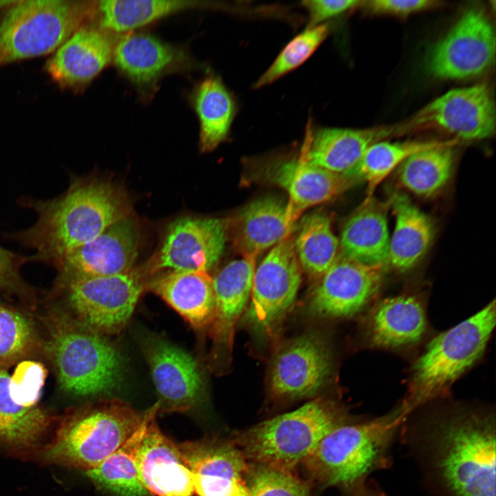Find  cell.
<instances>
[{"label":"cell","instance_id":"obj_23","mask_svg":"<svg viewBox=\"0 0 496 496\" xmlns=\"http://www.w3.org/2000/svg\"><path fill=\"white\" fill-rule=\"evenodd\" d=\"M150 417L136 453L141 480L156 496H194L192 474L178 444L169 439Z\"/></svg>","mask_w":496,"mask_h":496},{"label":"cell","instance_id":"obj_36","mask_svg":"<svg viewBox=\"0 0 496 496\" xmlns=\"http://www.w3.org/2000/svg\"><path fill=\"white\" fill-rule=\"evenodd\" d=\"M293 238L300 265L310 277L320 278L335 260L339 239L331 229V219L322 213L306 216L298 225Z\"/></svg>","mask_w":496,"mask_h":496},{"label":"cell","instance_id":"obj_39","mask_svg":"<svg viewBox=\"0 0 496 496\" xmlns=\"http://www.w3.org/2000/svg\"><path fill=\"white\" fill-rule=\"evenodd\" d=\"M30 321L0 304V366L6 367L25 355L35 338Z\"/></svg>","mask_w":496,"mask_h":496},{"label":"cell","instance_id":"obj_8","mask_svg":"<svg viewBox=\"0 0 496 496\" xmlns=\"http://www.w3.org/2000/svg\"><path fill=\"white\" fill-rule=\"evenodd\" d=\"M92 3L79 0L11 1L0 17V68L52 54L90 20Z\"/></svg>","mask_w":496,"mask_h":496},{"label":"cell","instance_id":"obj_37","mask_svg":"<svg viewBox=\"0 0 496 496\" xmlns=\"http://www.w3.org/2000/svg\"><path fill=\"white\" fill-rule=\"evenodd\" d=\"M329 32L330 27L326 23L308 27L287 44L256 82L254 87L267 85L301 65L323 42Z\"/></svg>","mask_w":496,"mask_h":496},{"label":"cell","instance_id":"obj_12","mask_svg":"<svg viewBox=\"0 0 496 496\" xmlns=\"http://www.w3.org/2000/svg\"><path fill=\"white\" fill-rule=\"evenodd\" d=\"M495 56L494 28L484 11L473 7L428 50L424 68L438 79H471L488 70Z\"/></svg>","mask_w":496,"mask_h":496},{"label":"cell","instance_id":"obj_31","mask_svg":"<svg viewBox=\"0 0 496 496\" xmlns=\"http://www.w3.org/2000/svg\"><path fill=\"white\" fill-rule=\"evenodd\" d=\"M207 6L194 0L96 1L90 21L109 33L127 34L173 14Z\"/></svg>","mask_w":496,"mask_h":496},{"label":"cell","instance_id":"obj_5","mask_svg":"<svg viewBox=\"0 0 496 496\" xmlns=\"http://www.w3.org/2000/svg\"><path fill=\"white\" fill-rule=\"evenodd\" d=\"M56 320L45 347L61 389L78 397H106L118 391L125 364L116 346L105 335L78 320Z\"/></svg>","mask_w":496,"mask_h":496},{"label":"cell","instance_id":"obj_18","mask_svg":"<svg viewBox=\"0 0 496 496\" xmlns=\"http://www.w3.org/2000/svg\"><path fill=\"white\" fill-rule=\"evenodd\" d=\"M139 240L138 225L131 216L116 222L65 256L58 265L60 284L131 270L138 256Z\"/></svg>","mask_w":496,"mask_h":496},{"label":"cell","instance_id":"obj_9","mask_svg":"<svg viewBox=\"0 0 496 496\" xmlns=\"http://www.w3.org/2000/svg\"><path fill=\"white\" fill-rule=\"evenodd\" d=\"M44 370L26 362L13 375L0 366V445L22 457L47 444L52 417L39 405Z\"/></svg>","mask_w":496,"mask_h":496},{"label":"cell","instance_id":"obj_14","mask_svg":"<svg viewBox=\"0 0 496 496\" xmlns=\"http://www.w3.org/2000/svg\"><path fill=\"white\" fill-rule=\"evenodd\" d=\"M228 228V220L222 218H177L167 226L161 247L143 267L151 276L164 269L207 272L223 254Z\"/></svg>","mask_w":496,"mask_h":496},{"label":"cell","instance_id":"obj_1","mask_svg":"<svg viewBox=\"0 0 496 496\" xmlns=\"http://www.w3.org/2000/svg\"><path fill=\"white\" fill-rule=\"evenodd\" d=\"M400 436L435 494L495 496L494 413L456 409Z\"/></svg>","mask_w":496,"mask_h":496},{"label":"cell","instance_id":"obj_42","mask_svg":"<svg viewBox=\"0 0 496 496\" xmlns=\"http://www.w3.org/2000/svg\"><path fill=\"white\" fill-rule=\"evenodd\" d=\"M28 258L0 247V288L14 289L21 283L19 268Z\"/></svg>","mask_w":496,"mask_h":496},{"label":"cell","instance_id":"obj_25","mask_svg":"<svg viewBox=\"0 0 496 496\" xmlns=\"http://www.w3.org/2000/svg\"><path fill=\"white\" fill-rule=\"evenodd\" d=\"M289 201L275 196L257 198L235 220L234 243L242 256H254L290 237L299 217Z\"/></svg>","mask_w":496,"mask_h":496},{"label":"cell","instance_id":"obj_10","mask_svg":"<svg viewBox=\"0 0 496 496\" xmlns=\"http://www.w3.org/2000/svg\"><path fill=\"white\" fill-rule=\"evenodd\" d=\"M151 277L142 266L116 275L75 279L62 286L78 321L108 335L127 325Z\"/></svg>","mask_w":496,"mask_h":496},{"label":"cell","instance_id":"obj_20","mask_svg":"<svg viewBox=\"0 0 496 496\" xmlns=\"http://www.w3.org/2000/svg\"><path fill=\"white\" fill-rule=\"evenodd\" d=\"M256 256H243L223 267L213 278L214 311L209 365L220 372L230 354L235 327L250 298Z\"/></svg>","mask_w":496,"mask_h":496},{"label":"cell","instance_id":"obj_22","mask_svg":"<svg viewBox=\"0 0 496 496\" xmlns=\"http://www.w3.org/2000/svg\"><path fill=\"white\" fill-rule=\"evenodd\" d=\"M112 61L119 72L143 90L165 75L193 66L183 48L145 32L124 34L114 42Z\"/></svg>","mask_w":496,"mask_h":496},{"label":"cell","instance_id":"obj_38","mask_svg":"<svg viewBox=\"0 0 496 496\" xmlns=\"http://www.w3.org/2000/svg\"><path fill=\"white\" fill-rule=\"evenodd\" d=\"M248 496H311L310 484L289 471L250 464L247 475Z\"/></svg>","mask_w":496,"mask_h":496},{"label":"cell","instance_id":"obj_16","mask_svg":"<svg viewBox=\"0 0 496 496\" xmlns=\"http://www.w3.org/2000/svg\"><path fill=\"white\" fill-rule=\"evenodd\" d=\"M198 496H248L250 464L233 440L218 437L178 445Z\"/></svg>","mask_w":496,"mask_h":496},{"label":"cell","instance_id":"obj_15","mask_svg":"<svg viewBox=\"0 0 496 496\" xmlns=\"http://www.w3.org/2000/svg\"><path fill=\"white\" fill-rule=\"evenodd\" d=\"M159 400L158 413L185 412L205 397V381L196 360L165 339L149 335L142 342Z\"/></svg>","mask_w":496,"mask_h":496},{"label":"cell","instance_id":"obj_17","mask_svg":"<svg viewBox=\"0 0 496 496\" xmlns=\"http://www.w3.org/2000/svg\"><path fill=\"white\" fill-rule=\"evenodd\" d=\"M384 268L362 264L339 251L313 289L309 302V311L321 318L355 315L378 292Z\"/></svg>","mask_w":496,"mask_h":496},{"label":"cell","instance_id":"obj_2","mask_svg":"<svg viewBox=\"0 0 496 496\" xmlns=\"http://www.w3.org/2000/svg\"><path fill=\"white\" fill-rule=\"evenodd\" d=\"M28 205L37 212V222L9 237L35 251L32 260L56 267L70 251L102 234L117 216L113 196L92 178L76 179L59 197Z\"/></svg>","mask_w":496,"mask_h":496},{"label":"cell","instance_id":"obj_32","mask_svg":"<svg viewBox=\"0 0 496 496\" xmlns=\"http://www.w3.org/2000/svg\"><path fill=\"white\" fill-rule=\"evenodd\" d=\"M191 100L199 122L200 149L211 152L229 136L237 111L236 101L222 80L214 75L195 86Z\"/></svg>","mask_w":496,"mask_h":496},{"label":"cell","instance_id":"obj_3","mask_svg":"<svg viewBox=\"0 0 496 496\" xmlns=\"http://www.w3.org/2000/svg\"><path fill=\"white\" fill-rule=\"evenodd\" d=\"M406 418L400 406L378 417L333 428L300 464L307 481L345 490L389 468L393 444Z\"/></svg>","mask_w":496,"mask_h":496},{"label":"cell","instance_id":"obj_33","mask_svg":"<svg viewBox=\"0 0 496 496\" xmlns=\"http://www.w3.org/2000/svg\"><path fill=\"white\" fill-rule=\"evenodd\" d=\"M158 410L156 402L143 415L136 431L96 467L85 471L96 485L118 496H147L137 468L136 453L151 415Z\"/></svg>","mask_w":496,"mask_h":496},{"label":"cell","instance_id":"obj_7","mask_svg":"<svg viewBox=\"0 0 496 496\" xmlns=\"http://www.w3.org/2000/svg\"><path fill=\"white\" fill-rule=\"evenodd\" d=\"M495 322L493 300L428 343L413 365L408 395L401 404L406 416L441 395L481 358Z\"/></svg>","mask_w":496,"mask_h":496},{"label":"cell","instance_id":"obj_4","mask_svg":"<svg viewBox=\"0 0 496 496\" xmlns=\"http://www.w3.org/2000/svg\"><path fill=\"white\" fill-rule=\"evenodd\" d=\"M142 418L121 400L100 399L67 416L35 456L50 464L91 470L136 431Z\"/></svg>","mask_w":496,"mask_h":496},{"label":"cell","instance_id":"obj_35","mask_svg":"<svg viewBox=\"0 0 496 496\" xmlns=\"http://www.w3.org/2000/svg\"><path fill=\"white\" fill-rule=\"evenodd\" d=\"M451 140L380 141L370 145L358 163L344 175L355 183L364 182L367 187V196H371L378 185L410 156L421 150L446 144Z\"/></svg>","mask_w":496,"mask_h":496},{"label":"cell","instance_id":"obj_19","mask_svg":"<svg viewBox=\"0 0 496 496\" xmlns=\"http://www.w3.org/2000/svg\"><path fill=\"white\" fill-rule=\"evenodd\" d=\"M332 369L329 347L320 335L307 333L288 342L276 353L270 368L269 387L280 398L316 394Z\"/></svg>","mask_w":496,"mask_h":496},{"label":"cell","instance_id":"obj_28","mask_svg":"<svg viewBox=\"0 0 496 496\" xmlns=\"http://www.w3.org/2000/svg\"><path fill=\"white\" fill-rule=\"evenodd\" d=\"M148 290L161 297L194 329L210 325L214 292L213 278L208 272L167 271L152 278Z\"/></svg>","mask_w":496,"mask_h":496},{"label":"cell","instance_id":"obj_24","mask_svg":"<svg viewBox=\"0 0 496 496\" xmlns=\"http://www.w3.org/2000/svg\"><path fill=\"white\" fill-rule=\"evenodd\" d=\"M261 176L284 189L289 203L299 215L308 207L336 198L355 183L305 161L301 156L273 161L262 169Z\"/></svg>","mask_w":496,"mask_h":496},{"label":"cell","instance_id":"obj_41","mask_svg":"<svg viewBox=\"0 0 496 496\" xmlns=\"http://www.w3.org/2000/svg\"><path fill=\"white\" fill-rule=\"evenodd\" d=\"M363 2L357 0H312L302 1V5L308 12L309 27H313L322 24L324 21L362 4Z\"/></svg>","mask_w":496,"mask_h":496},{"label":"cell","instance_id":"obj_21","mask_svg":"<svg viewBox=\"0 0 496 496\" xmlns=\"http://www.w3.org/2000/svg\"><path fill=\"white\" fill-rule=\"evenodd\" d=\"M114 45L109 32L88 21L50 55L45 71L60 88L81 90L112 61Z\"/></svg>","mask_w":496,"mask_h":496},{"label":"cell","instance_id":"obj_11","mask_svg":"<svg viewBox=\"0 0 496 496\" xmlns=\"http://www.w3.org/2000/svg\"><path fill=\"white\" fill-rule=\"evenodd\" d=\"M400 135L435 130L457 141H479L495 130V108L485 84L455 88L431 101L397 124Z\"/></svg>","mask_w":496,"mask_h":496},{"label":"cell","instance_id":"obj_29","mask_svg":"<svg viewBox=\"0 0 496 496\" xmlns=\"http://www.w3.org/2000/svg\"><path fill=\"white\" fill-rule=\"evenodd\" d=\"M426 328V314L419 299L399 296L376 305L369 317L366 332L373 346L397 348L418 342Z\"/></svg>","mask_w":496,"mask_h":496},{"label":"cell","instance_id":"obj_13","mask_svg":"<svg viewBox=\"0 0 496 496\" xmlns=\"http://www.w3.org/2000/svg\"><path fill=\"white\" fill-rule=\"evenodd\" d=\"M302 268L289 237L273 247L255 269L245 321L259 334L271 333L294 302Z\"/></svg>","mask_w":496,"mask_h":496},{"label":"cell","instance_id":"obj_30","mask_svg":"<svg viewBox=\"0 0 496 496\" xmlns=\"http://www.w3.org/2000/svg\"><path fill=\"white\" fill-rule=\"evenodd\" d=\"M389 203L395 225L390 235L389 265L404 272L423 258L434 238L435 226L431 218L405 194L395 193Z\"/></svg>","mask_w":496,"mask_h":496},{"label":"cell","instance_id":"obj_26","mask_svg":"<svg viewBox=\"0 0 496 496\" xmlns=\"http://www.w3.org/2000/svg\"><path fill=\"white\" fill-rule=\"evenodd\" d=\"M394 136H399L397 124L366 129L319 128L311 134L301 156L314 165L344 174L370 145Z\"/></svg>","mask_w":496,"mask_h":496},{"label":"cell","instance_id":"obj_34","mask_svg":"<svg viewBox=\"0 0 496 496\" xmlns=\"http://www.w3.org/2000/svg\"><path fill=\"white\" fill-rule=\"evenodd\" d=\"M459 141L419 151L397 168L398 180L407 191L428 198L441 191L449 181L453 169L454 147Z\"/></svg>","mask_w":496,"mask_h":496},{"label":"cell","instance_id":"obj_6","mask_svg":"<svg viewBox=\"0 0 496 496\" xmlns=\"http://www.w3.org/2000/svg\"><path fill=\"white\" fill-rule=\"evenodd\" d=\"M348 421L337 404L316 399L236 433L233 441L251 463L294 471L329 431Z\"/></svg>","mask_w":496,"mask_h":496},{"label":"cell","instance_id":"obj_43","mask_svg":"<svg viewBox=\"0 0 496 496\" xmlns=\"http://www.w3.org/2000/svg\"><path fill=\"white\" fill-rule=\"evenodd\" d=\"M343 490L342 496H389L375 481L369 478Z\"/></svg>","mask_w":496,"mask_h":496},{"label":"cell","instance_id":"obj_40","mask_svg":"<svg viewBox=\"0 0 496 496\" xmlns=\"http://www.w3.org/2000/svg\"><path fill=\"white\" fill-rule=\"evenodd\" d=\"M363 4L375 14L406 17L435 8L440 2L432 0H373L364 1Z\"/></svg>","mask_w":496,"mask_h":496},{"label":"cell","instance_id":"obj_27","mask_svg":"<svg viewBox=\"0 0 496 496\" xmlns=\"http://www.w3.org/2000/svg\"><path fill=\"white\" fill-rule=\"evenodd\" d=\"M389 200L367 196L345 223L339 239L340 252L370 266L389 265Z\"/></svg>","mask_w":496,"mask_h":496}]
</instances>
